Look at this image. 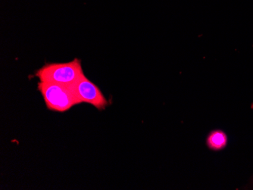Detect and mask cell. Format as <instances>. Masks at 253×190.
<instances>
[{
  "label": "cell",
  "mask_w": 253,
  "mask_h": 190,
  "mask_svg": "<svg viewBox=\"0 0 253 190\" xmlns=\"http://www.w3.org/2000/svg\"><path fill=\"white\" fill-rule=\"evenodd\" d=\"M68 87L80 104L88 103L99 111L105 110L109 106V102L100 89L85 75Z\"/></svg>",
  "instance_id": "cell-3"
},
{
  "label": "cell",
  "mask_w": 253,
  "mask_h": 190,
  "mask_svg": "<svg viewBox=\"0 0 253 190\" xmlns=\"http://www.w3.org/2000/svg\"><path fill=\"white\" fill-rule=\"evenodd\" d=\"M228 137L221 130H214L206 137V144L212 151H221L227 147Z\"/></svg>",
  "instance_id": "cell-4"
},
{
  "label": "cell",
  "mask_w": 253,
  "mask_h": 190,
  "mask_svg": "<svg viewBox=\"0 0 253 190\" xmlns=\"http://www.w3.org/2000/svg\"><path fill=\"white\" fill-rule=\"evenodd\" d=\"M84 75L78 58L65 63H46L35 73L40 81L69 86Z\"/></svg>",
  "instance_id": "cell-1"
},
{
  "label": "cell",
  "mask_w": 253,
  "mask_h": 190,
  "mask_svg": "<svg viewBox=\"0 0 253 190\" xmlns=\"http://www.w3.org/2000/svg\"><path fill=\"white\" fill-rule=\"evenodd\" d=\"M38 89L49 111L65 113L73 106L80 104L68 86L40 81Z\"/></svg>",
  "instance_id": "cell-2"
}]
</instances>
